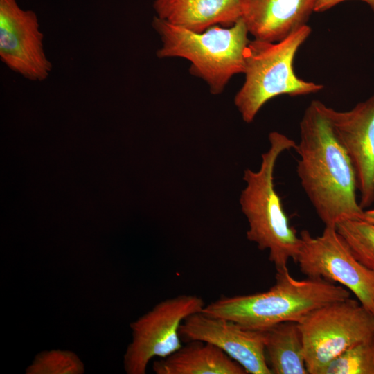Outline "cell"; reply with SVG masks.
Listing matches in <instances>:
<instances>
[{
	"mask_svg": "<svg viewBox=\"0 0 374 374\" xmlns=\"http://www.w3.org/2000/svg\"><path fill=\"white\" fill-rule=\"evenodd\" d=\"M323 102L314 100L299 123L296 172L301 186L325 226L361 220L357 179L350 159L337 137Z\"/></svg>",
	"mask_w": 374,
	"mask_h": 374,
	"instance_id": "1",
	"label": "cell"
},
{
	"mask_svg": "<svg viewBox=\"0 0 374 374\" xmlns=\"http://www.w3.org/2000/svg\"><path fill=\"white\" fill-rule=\"evenodd\" d=\"M275 280L267 291L222 296L205 305L202 312L247 328L266 330L283 322H299L312 311L350 296L343 286L323 279H296L288 269L276 271Z\"/></svg>",
	"mask_w": 374,
	"mask_h": 374,
	"instance_id": "2",
	"label": "cell"
},
{
	"mask_svg": "<svg viewBox=\"0 0 374 374\" xmlns=\"http://www.w3.org/2000/svg\"><path fill=\"white\" fill-rule=\"evenodd\" d=\"M269 148L261 155L259 170L244 171L246 186L240 196L241 211L247 218L248 240L262 251L269 252V260L276 271L287 269L290 260L295 261L301 238L289 222L281 199L275 189L274 170L278 157L294 149L296 142L278 132L268 136Z\"/></svg>",
	"mask_w": 374,
	"mask_h": 374,
	"instance_id": "3",
	"label": "cell"
},
{
	"mask_svg": "<svg viewBox=\"0 0 374 374\" xmlns=\"http://www.w3.org/2000/svg\"><path fill=\"white\" fill-rule=\"evenodd\" d=\"M152 25L161 41L157 57L188 60L191 73L204 80L213 94L222 93L233 75L244 73L250 40L242 18L229 27L216 25L203 32L170 24L156 16Z\"/></svg>",
	"mask_w": 374,
	"mask_h": 374,
	"instance_id": "4",
	"label": "cell"
},
{
	"mask_svg": "<svg viewBox=\"0 0 374 374\" xmlns=\"http://www.w3.org/2000/svg\"><path fill=\"white\" fill-rule=\"evenodd\" d=\"M311 32L305 24L277 42L250 40L244 82L234 98V104L245 123L253 121L262 106L278 96H303L323 88L322 84L299 78L294 71L296 53Z\"/></svg>",
	"mask_w": 374,
	"mask_h": 374,
	"instance_id": "5",
	"label": "cell"
},
{
	"mask_svg": "<svg viewBox=\"0 0 374 374\" xmlns=\"http://www.w3.org/2000/svg\"><path fill=\"white\" fill-rule=\"evenodd\" d=\"M297 323L310 374H323L335 359L374 335V316L350 297L323 305Z\"/></svg>",
	"mask_w": 374,
	"mask_h": 374,
	"instance_id": "6",
	"label": "cell"
},
{
	"mask_svg": "<svg viewBox=\"0 0 374 374\" xmlns=\"http://www.w3.org/2000/svg\"><path fill=\"white\" fill-rule=\"evenodd\" d=\"M299 236L294 262L302 274L343 286L374 316V271L356 258L336 226H325L315 237L303 230Z\"/></svg>",
	"mask_w": 374,
	"mask_h": 374,
	"instance_id": "7",
	"label": "cell"
},
{
	"mask_svg": "<svg viewBox=\"0 0 374 374\" xmlns=\"http://www.w3.org/2000/svg\"><path fill=\"white\" fill-rule=\"evenodd\" d=\"M205 305L199 296L179 294L158 303L132 322V339L123 358L125 372L145 374L152 358H164L181 347V325Z\"/></svg>",
	"mask_w": 374,
	"mask_h": 374,
	"instance_id": "8",
	"label": "cell"
},
{
	"mask_svg": "<svg viewBox=\"0 0 374 374\" xmlns=\"http://www.w3.org/2000/svg\"><path fill=\"white\" fill-rule=\"evenodd\" d=\"M37 16L16 0H0V58L11 71L33 82L49 76L53 65L44 48Z\"/></svg>",
	"mask_w": 374,
	"mask_h": 374,
	"instance_id": "9",
	"label": "cell"
},
{
	"mask_svg": "<svg viewBox=\"0 0 374 374\" xmlns=\"http://www.w3.org/2000/svg\"><path fill=\"white\" fill-rule=\"evenodd\" d=\"M181 340L211 343L227 354L250 374H272L265 356V330L242 326L202 311L188 316L179 329Z\"/></svg>",
	"mask_w": 374,
	"mask_h": 374,
	"instance_id": "10",
	"label": "cell"
},
{
	"mask_svg": "<svg viewBox=\"0 0 374 374\" xmlns=\"http://www.w3.org/2000/svg\"><path fill=\"white\" fill-rule=\"evenodd\" d=\"M331 126L355 170L360 206L374 203V94L348 111L326 106Z\"/></svg>",
	"mask_w": 374,
	"mask_h": 374,
	"instance_id": "11",
	"label": "cell"
},
{
	"mask_svg": "<svg viewBox=\"0 0 374 374\" xmlns=\"http://www.w3.org/2000/svg\"><path fill=\"white\" fill-rule=\"evenodd\" d=\"M317 0H242V19L254 39L277 42L306 24Z\"/></svg>",
	"mask_w": 374,
	"mask_h": 374,
	"instance_id": "12",
	"label": "cell"
},
{
	"mask_svg": "<svg viewBox=\"0 0 374 374\" xmlns=\"http://www.w3.org/2000/svg\"><path fill=\"white\" fill-rule=\"evenodd\" d=\"M156 17L177 26L195 32L225 24L242 17V0H155Z\"/></svg>",
	"mask_w": 374,
	"mask_h": 374,
	"instance_id": "13",
	"label": "cell"
},
{
	"mask_svg": "<svg viewBox=\"0 0 374 374\" xmlns=\"http://www.w3.org/2000/svg\"><path fill=\"white\" fill-rule=\"evenodd\" d=\"M157 374H247L216 346L200 340L186 342L177 350L153 363Z\"/></svg>",
	"mask_w": 374,
	"mask_h": 374,
	"instance_id": "14",
	"label": "cell"
},
{
	"mask_svg": "<svg viewBox=\"0 0 374 374\" xmlns=\"http://www.w3.org/2000/svg\"><path fill=\"white\" fill-rule=\"evenodd\" d=\"M265 331V356L272 374L308 373L297 322H283Z\"/></svg>",
	"mask_w": 374,
	"mask_h": 374,
	"instance_id": "15",
	"label": "cell"
},
{
	"mask_svg": "<svg viewBox=\"0 0 374 374\" xmlns=\"http://www.w3.org/2000/svg\"><path fill=\"white\" fill-rule=\"evenodd\" d=\"M336 229L356 258L374 271V224L362 220L346 219Z\"/></svg>",
	"mask_w": 374,
	"mask_h": 374,
	"instance_id": "16",
	"label": "cell"
},
{
	"mask_svg": "<svg viewBox=\"0 0 374 374\" xmlns=\"http://www.w3.org/2000/svg\"><path fill=\"white\" fill-rule=\"evenodd\" d=\"M323 374H374V335L335 359Z\"/></svg>",
	"mask_w": 374,
	"mask_h": 374,
	"instance_id": "17",
	"label": "cell"
},
{
	"mask_svg": "<svg viewBox=\"0 0 374 374\" xmlns=\"http://www.w3.org/2000/svg\"><path fill=\"white\" fill-rule=\"evenodd\" d=\"M84 366L76 354L69 350L43 351L26 370V374H82Z\"/></svg>",
	"mask_w": 374,
	"mask_h": 374,
	"instance_id": "18",
	"label": "cell"
},
{
	"mask_svg": "<svg viewBox=\"0 0 374 374\" xmlns=\"http://www.w3.org/2000/svg\"><path fill=\"white\" fill-rule=\"evenodd\" d=\"M347 0H317L314 12H322L330 10L337 4ZM366 3L374 12V0H359Z\"/></svg>",
	"mask_w": 374,
	"mask_h": 374,
	"instance_id": "19",
	"label": "cell"
},
{
	"mask_svg": "<svg viewBox=\"0 0 374 374\" xmlns=\"http://www.w3.org/2000/svg\"><path fill=\"white\" fill-rule=\"evenodd\" d=\"M361 220L374 224V209L364 210Z\"/></svg>",
	"mask_w": 374,
	"mask_h": 374,
	"instance_id": "20",
	"label": "cell"
}]
</instances>
